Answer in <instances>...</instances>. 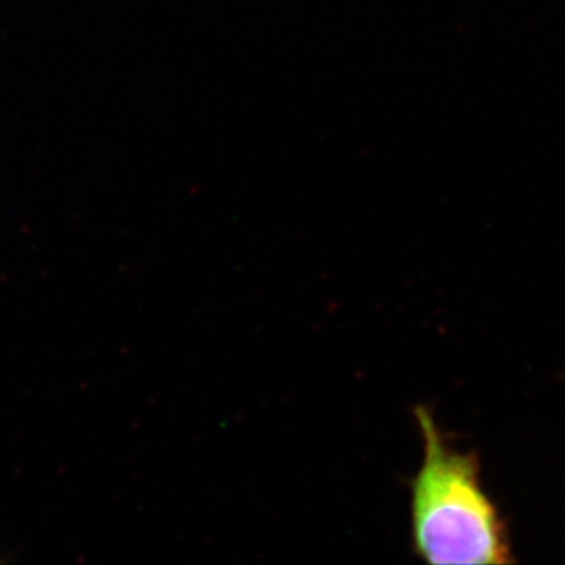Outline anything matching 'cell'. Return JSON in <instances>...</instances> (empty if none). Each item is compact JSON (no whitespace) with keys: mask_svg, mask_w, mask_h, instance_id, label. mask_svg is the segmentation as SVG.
Instances as JSON below:
<instances>
[{"mask_svg":"<svg viewBox=\"0 0 565 565\" xmlns=\"http://www.w3.org/2000/svg\"><path fill=\"white\" fill-rule=\"evenodd\" d=\"M415 419L423 441L411 481L415 555L435 565L514 564L508 525L482 487L479 456L457 449L424 405Z\"/></svg>","mask_w":565,"mask_h":565,"instance_id":"1","label":"cell"}]
</instances>
